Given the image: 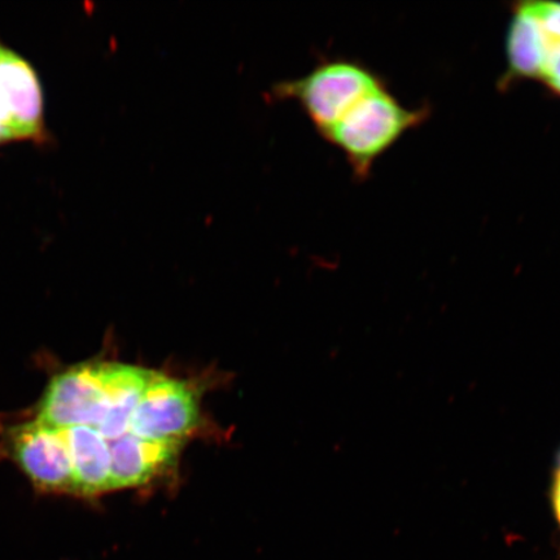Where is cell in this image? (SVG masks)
Masks as SVG:
<instances>
[{
	"instance_id": "obj_1",
	"label": "cell",
	"mask_w": 560,
	"mask_h": 560,
	"mask_svg": "<svg viewBox=\"0 0 560 560\" xmlns=\"http://www.w3.org/2000/svg\"><path fill=\"white\" fill-rule=\"evenodd\" d=\"M430 115L429 105L406 107L384 83L357 103L324 139L346 156L353 177L365 180L376 160Z\"/></svg>"
},
{
	"instance_id": "obj_2",
	"label": "cell",
	"mask_w": 560,
	"mask_h": 560,
	"mask_svg": "<svg viewBox=\"0 0 560 560\" xmlns=\"http://www.w3.org/2000/svg\"><path fill=\"white\" fill-rule=\"evenodd\" d=\"M384 83L380 74L361 61L324 59L310 73L272 85L270 100L299 104L325 138L357 103Z\"/></svg>"
},
{
	"instance_id": "obj_3",
	"label": "cell",
	"mask_w": 560,
	"mask_h": 560,
	"mask_svg": "<svg viewBox=\"0 0 560 560\" xmlns=\"http://www.w3.org/2000/svg\"><path fill=\"white\" fill-rule=\"evenodd\" d=\"M511 12L503 81L540 82L560 97V3L521 2Z\"/></svg>"
},
{
	"instance_id": "obj_4",
	"label": "cell",
	"mask_w": 560,
	"mask_h": 560,
	"mask_svg": "<svg viewBox=\"0 0 560 560\" xmlns=\"http://www.w3.org/2000/svg\"><path fill=\"white\" fill-rule=\"evenodd\" d=\"M44 85L25 56L0 40V147L50 142Z\"/></svg>"
},
{
	"instance_id": "obj_5",
	"label": "cell",
	"mask_w": 560,
	"mask_h": 560,
	"mask_svg": "<svg viewBox=\"0 0 560 560\" xmlns=\"http://www.w3.org/2000/svg\"><path fill=\"white\" fill-rule=\"evenodd\" d=\"M107 412L103 362L81 363L52 377L38 408L37 420L52 429L86 425L97 429Z\"/></svg>"
},
{
	"instance_id": "obj_6",
	"label": "cell",
	"mask_w": 560,
	"mask_h": 560,
	"mask_svg": "<svg viewBox=\"0 0 560 560\" xmlns=\"http://www.w3.org/2000/svg\"><path fill=\"white\" fill-rule=\"evenodd\" d=\"M199 400L185 382L153 374L132 415L129 432L159 443L180 444L198 427Z\"/></svg>"
},
{
	"instance_id": "obj_7",
	"label": "cell",
	"mask_w": 560,
	"mask_h": 560,
	"mask_svg": "<svg viewBox=\"0 0 560 560\" xmlns=\"http://www.w3.org/2000/svg\"><path fill=\"white\" fill-rule=\"evenodd\" d=\"M13 458L42 492L74 494V474L65 431L34 422L11 435Z\"/></svg>"
},
{
	"instance_id": "obj_8",
	"label": "cell",
	"mask_w": 560,
	"mask_h": 560,
	"mask_svg": "<svg viewBox=\"0 0 560 560\" xmlns=\"http://www.w3.org/2000/svg\"><path fill=\"white\" fill-rule=\"evenodd\" d=\"M110 453V489L142 487L174 465L180 444L159 443L126 432L107 440Z\"/></svg>"
},
{
	"instance_id": "obj_9",
	"label": "cell",
	"mask_w": 560,
	"mask_h": 560,
	"mask_svg": "<svg viewBox=\"0 0 560 560\" xmlns=\"http://www.w3.org/2000/svg\"><path fill=\"white\" fill-rule=\"evenodd\" d=\"M105 387H107V412L96 431L105 440H114L129 431V424L152 371L122 363H103Z\"/></svg>"
},
{
	"instance_id": "obj_10",
	"label": "cell",
	"mask_w": 560,
	"mask_h": 560,
	"mask_svg": "<svg viewBox=\"0 0 560 560\" xmlns=\"http://www.w3.org/2000/svg\"><path fill=\"white\" fill-rule=\"evenodd\" d=\"M65 431L72 459L75 495L95 497L110 489L108 441L91 427H70Z\"/></svg>"
},
{
	"instance_id": "obj_11",
	"label": "cell",
	"mask_w": 560,
	"mask_h": 560,
	"mask_svg": "<svg viewBox=\"0 0 560 560\" xmlns=\"http://www.w3.org/2000/svg\"><path fill=\"white\" fill-rule=\"evenodd\" d=\"M550 502L552 515H555L560 534V452L556 462L555 471H552Z\"/></svg>"
}]
</instances>
